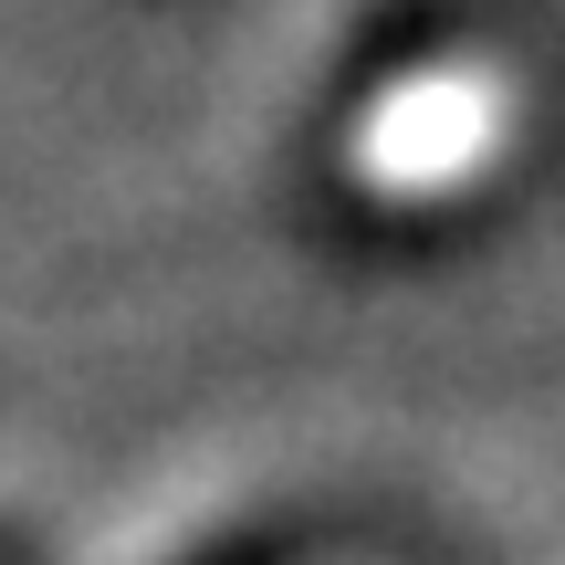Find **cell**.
I'll use <instances>...</instances> for the list:
<instances>
[{
	"mask_svg": "<svg viewBox=\"0 0 565 565\" xmlns=\"http://www.w3.org/2000/svg\"><path fill=\"white\" fill-rule=\"evenodd\" d=\"M503 126H513V84L482 53H450V63H419V74L366 95L356 137H345V168L377 200H440V189L492 168Z\"/></svg>",
	"mask_w": 565,
	"mask_h": 565,
	"instance_id": "1",
	"label": "cell"
}]
</instances>
